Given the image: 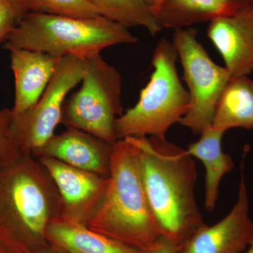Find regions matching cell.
Here are the masks:
<instances>
[{
	"mask_svg": "<svg viewBox=\"0 0 253 253\" xmlns=\"http://www.w3.org/2000/svg\"><path fill=\"white\" fill-rule=\"evenodd\" d=\"M45 236L49 246L63 253H148L91 230L65 214L49 223Z\"/></svg>",
	"mask_w": 253,
	"mask_h": 253,
	"instance_id": "cell-14",
	"label": "cell"
},
{
	"mask_svg": "<svg viewBox=\"0 0 253 253\" xmlns=\"http://www.w3.org/2000/svg\"><path fill=\"white\" fill-rule=\"evenodd\" d=\"M98 14L129 28L141 26L155 36L163 29L146 0H90Z\"/></svg>",
	"mask_w": 253,
	"mask_h": 253,
	"instance_id": "cell-18",
	"label": "cell"
},
{
	"mask_svg": "<svg viewBox=\"0 0 253 253\" xmlns=\"http://www.w3.org/2000/svg\"><path fill=\"white\" fill-rule=\"evenodd\" d=\"M18 23L14 11L4 4L0 8V44L6 42Z\"/></svg>",
	"mask_w": 253,
	"mask_h": 253,
	"instance_id": "cell-21",
	"label": "cell"
},
{
	"mask_svg": "<svg viewBox=\"0 0 253 253\" xmlns=\"http://www.w3.org/2000/svg\"><path fill=\"white\" fill-rule=\"evenodd\" d=\"M81 88L63 104L61 124L89 133L113 144L115 124L122 115V81L119 73L101 54L85 59Z\"/></svg>",
	"mask_w": 253,
	"mask_h": 253,
	"instance_id": "cell-6",
	"label": "cell"
},
{
	"mask_svg": "<svg viewBox=\"0 0 253 253\" xmlns=\"http://www.w3.org/2000/svg\"><path fill=\"white\" fill-rule=\"evenodd\" d=\"M31 11L74 18L99 16L90 0H32Z\"/></svg>",
	"mask_w": 253,
	"mask_h": 253,
	"instance_id": "cell-19",
	"label": "cell"
},
{
	"mask_svg": "<svg viewBox=\"0 0 253 253\" xmlns=\"http://www.w3.org/2000/svg\"><path fill=\"white\" fill-rule=\"evenodd\" d=\"M177 253V246L176 245L168 241L165 238L160 240L158 244L149 251L148 253Z\"/></svg>",
	"mask_w": 253,
	"mask_h": 253,
	"instance_id": "cell-24",
	"label": "cell"
},
{
	"mask_svg": "<svg viewBox=\"0 0 253 253\" xmlns=\"http://www.w3.org/2000/svg\"><path fill=\"white\" fill-rule=\"evenodd\" d=\"M226 131L234 127L253 129V81L231 78L221 94L212 125Z\"/></svg>",
	"mask_w": 253,
	"mask_h": 253,
	"instance_id": "cell-16",
	"label": "cell"
},
{
	"mask_svg": "<svg viewBox=\"0 0 253 253\" xmlns=\"http://www.w3.org/2000/svg\"><path fill=\"white\" fill-rule=\"evenodd\" d=\"M63 214L62 199L38 158L21 151L0 163V238L23 253L49 246L46 230Z\"/></svg>",
	"mask_w": 253,
	"mask_h": 253,
	"instance_id": "cell-2",
	"label": "cell"
},
{
	"mask_svg": "<svg viewBox=\"0 0 253 253\" xmlns=\"http://www.w3.org/2000/svg\"><path fill=\"white\" fill-rule=\"evenodd\" d=\"M207 36L221 54L231 78L253 71V6L210 21Z\"/></svg>",
	"mask_w": 253,
	"mask_h": 253,
	"instance_id": "cell-11",
	"label": "cell"
},
{
	"mask_svg": "<svg viewBox=\"0 0 253 253\" xmlns=\"http://www.w3.org/2000/svg\"><path fill=\"white\" fill-rule=\"evenodd\" d=\"M84 225L146 252L162 239L145 191L137 148L129 137L113 144L107 186Z\"/></svg>",
	"mask_w": 253,
	"mask_h": 253,
	"instance_id": "cell-3",
	"label": "cell"
},
{
	"mask_svg": "<svg viewBox=\"0 0 253 253\" xmlns=\"http://www.w3.org/2000/svg\"><path fill=\"white\" fill-rule=\"evenodd\" d=\"M113 145L86 131L68 128L61 134H54L32 154L37 158H54L83 170L109 176Z\"/></svg>",
	"mask_w": 253,
	"mask_h": 253,
	"instance_id": "cell-12",
	"label": "cell"
},
{
	"mask_svg": "<svg viewBox=\"0 0 253 253\" xmlns=\"http://www.w3.org/2000/svg\"><path fill=\"white\" fill-rule=\"evenodd\" d=\"M247 249V251L245 253H253V237Z\"/></svg>",
	"mask_w": 253,
	"mask_h": 253,
	"instance_id": "cell-28",
	"label": "cell"
},
{
	"mask_svg": "<svg viewBox=\"0 0 253 253\" xmlns=\"http://www.w3.org/2000/svg\"><path fill=\"white\" fill-rule=\"evenodd\" d=\"M244 163L237 200L230 212L217 224H205L194 231L177 246L176 253H241L248 249L253 237V220L250 216Z\"/></svg>",
	"mask_w": 253,
	"mask_h": 253,
	"instance_id": "cell-9",
	"label": "cell"
},
{
	"mask_svg": "<svg viewBox=\"0 0 253 253\" xmlns=\"http://www.w3.org/2000/svg\"><path fill=\"white\" fill-rule=\"evenodd\" d=\"M177 59L172 43L161 39L153 54L154 72L139 101L116 121L118 140L127 136H166L168 129L185 116L190 98L178 76Z\"/></svg>",
	"mask_w": 253,
	"mask_h": 253,
	"instance_id": "cell-5",
	"label": "cell"
},
{
	"mask_svg": "<svg viewBox=\"0 0 253 253\" xmlns=\"http://www.w3.org/2000/svg\"><path fill=\"white\" fill-rule=\"evenodd\" d=\"M14 11L18 22L31 11L32 0H2Z\"/></svg>",
	"mask_w": 253,
	"mask_h": 253,
	"instance_id": "cell-22",
	"label": "cell"
},
{
	"mask_svg": "<svg viewBox=\"0 0 253 253\" xmlns=\"http://www.w3.org/2000/svg\"><path fill=\"white\" fill-rule=\"evenodd\" d=\"M129 28L101 16L74 18L31 11L17 23L4 49L41 51L56 57L73 55L86 59L105 48L134 44Z\"/></svg>",
	"mask_w": 253,
	"mask_h": 253,
	"instance_id": "cell-4",
	"label": "cell"
},
{
	"mask_svg": "<svg viewBox=\"0 0 253 253\" xmlns=\"http://www.w3.org/2000/svg\"><path fill=\"white\" fill-rule=\"evenodd\" d=\"M224 132L209 126L201 133L199 141L188 146V153L192 157L201 160L206 168L205 206L208 212H212L215 207L221 179L234 166L232 158L224 154L221 148Z\"/></svg>",
	"mask_w": 253,
	"mask_h": 253,
	"instance_id": "cell-15",
	"label": "cell"
},
{
	"mask_svg": "<svg viewBox=\"0 0 253 253\" xmlns=\"http://www.w3.org/2000/svg\"><path fill=\"white\" fill-rule=\"evenodd\" d=\"M155 14L162 28L175 30L232 13L219 0H163Z\"/></svg>",
	"mask_w": 253,
	"mask_h": 253,
	"instance_id": "cell-17",
	"label": "cell"
},
{
	"mask_svg": "<svg viewBox=\"0 0 253 253\" xmlns=\"http://www.w3.org/2000/svg\"><path fill=\"white\" fill-rule=\"evenodd\" d=\"M230 11L231 13L237 12L240 10L253 6V0H219Z\"/></svg>",
	"mask_w": 253,
	"mask_h": 253,
	"instance_id": "cell-23",
	"label": "cell"
},
{
	"mask_svg": "<svg viewBox=\"0 0 253 253\" xmlns=\"http://www.w3.org/2000/svg\"><path fill=\"white\" fill-rule=\"evenodd\" d=\"M38 253H63L61 252V251H58V250L54 249V248L51 247V246H48L46 249H43L42 251H41V252Z\"/></svg>",
	"mask_w": 253,
	"mask_h": 253,
	"instance_id": "cell-27",
	"label": "cell"
},
{
	"mask_svg": "<svg viewBox=\"0 0 253 253\" xmlns=\"http://www.w3.org/2000/svg\"><path fill=\"white\" fill-rule=\"evenodd\" d=\"M10 52L14 77L12 117L19 116L38 102L51 81L60 57L33 50L16 49Z\"/></svg>",
	"mask_w": 253,
	"mask_h": 253,
	"instance_id": "cell-13",
	"label": "cell"
},
{
	"mask_svg": "<svg viewBox=\"0 0 253 253\" xmlns=\"http://www.w3.org/2000/svg\"><path fill=\"white\" fill-rule=\"evenodd\" d=\"M0 253H23L0 238Z\"/></svg>",
	"mask_w": 253,
	"mask_h": 253,
	"instance_id": "cell-25",
	"label": "cell"
},
{
	"mask_svg": "<svg viewBox=\"0 0 253 253\" xmlns=\"http://www.w3.org/2000/svg\"><path fill=\"white\" fill-rule=\"evenodd\" d=\"M4 1H3L2 0H0V8L4 6Z\"/></svg>",
	"mask_w": 253,
	"mask_h": 253,
	"instance_id": "cell-29",
	"label": "cell"
},
{
	"mask_svg": "<svg viewBox=\"0 0 253 253\" xmlns=\"http://www.w3.org/2000/svg\"><path fill=\"white\" fill-rule=\"evenodd\" d=\"M146 1L149 3L150 6H151L155 14L156 11H157L158 7H159L160 5L162 3L163 0H146Z\"/></svg>",
	"mask_w": 253,
	"mask_h": 253,
	"instance_id": "cell-26",
	"label": "cell"
},
{
	"mask_svg": "<svg viewBox=\"0 0 253 253\" xmlns=\"http://www.w3.org/2000/svg\"><path fill=\"white\" fill-rule=\"evenodd\" d=\"M197 35L196 28H178L172 43L182 65L190 98L189 111L179 123L201 134L212 125L218 101L231 77L225 67L211 59Z\"/></svg>",
	"mask_w": 253,
	"mask_h": 253,
	"instance_id": "cell-7",
	"label": "cell"
},
{
	"mask_svg": "<svg viewBox=\"0 0 253 253\" xmlns=\"http://www.w3.org/2000/svg\"><path fill=\"white\" fill-rule=\"evenodd\" d=\"M38 159L57 186L63 214L85 224L104 196L109 176L83 170L54 158Z\"/></svg>",
	"mask_w": 253,
	"mask_h": 253,
	"instance_id": "cell-10",
	"label": "cell"
},
{
	"mask_svg": "<svg viewBox=\"0 0 253 253\" xmlns=\"http://www.w3.org/2000/svg\"><path fill=\"white\" fill-rule=\"evenodd\" d=\"M11 110H0V163L14 158L21 151L11 134Z\"/></svg>",
	"mask_w": 253,
	"mask_h": 253,
	"instance_id": "cell-20",
	"label": "cell"
},
{
	"mask_svg": "<svg viewBox=\"0 0 253 253\" xmlns=\"http://www.w3.org/2000/svg\"><path fill=\"white\" fill-rule=\"evenodd\" d=\"M137 148L143 182L162 236L180 246L204 226L195 198L194 157L166 136H127Z\"/></svg>",
	"mask_w": 253,
	"mask_h": 253,
	"instance_id": "cell-1",
	"label": "cell"
},
{
	"mask_svg": "<svg viewBox=\"0 0 253 253\" xmlns=\"http://www.w3.org/2000/svg\"><path fill=\"white\" fill-rule=\"evenodd\" d=\"M85 59L68 55L60 57L54 75L34 106L12 117L11 131L18 148L32 154L54 134L61 123L67 95L83 81Z\"/></svg>",
	"mask_w": 253,
	"mask_h": 253,
	"instance_id": "cell-8",
	"label": "cell"
}]
</instances>
